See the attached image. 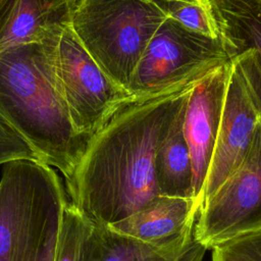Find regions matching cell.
Here are the masks:
<instances>
[{"label":"cell","mask_w":261,"mask_h":261,"mask_svg":"<svg viewBox=\"0 0 261 261\" xmlns=\"http://www.w3.org/2000/svg\"><path fill=\"white\" fill-rule=\"evenodd\" d=\"M200 208L193 198L159 195L140 210L107 227L142 242L161 244L193 227Z\"/></svg>","instance_id":"cell-13"},{"label":"cell","mask_w":261,"mask_h":261,"mask_svg":"<svg viewBox=\"0 0 261 261\" xmlns=\"http://www.w3.org/2000/svg\"><path fill=\"white\" fill-rule=\"evenodd\" d=\"M18 159L38 160L31 147L0 118V165Z\"/></svg>","instance_id":"cell-18"},{"label":"cell","mask_w":261,"mask_h":261,"mask_svg":"<svg viewBox=\"0 0 261 261\" xmlns=\"http://www.w3.org/2000/svg\"><path fill=\"white\" fill-rule=\"evenodd\" d=\"M230 61L221 38L211 39L193 33L167 18L145 49L127 91L135 98L146 96L198 70Z\"/></svg>","instance_id":"cell-7"},{"label":"cell","mask_w":261,"mask_h":261,"mask_svg":"<svg viewBox=\"0 0 261 261\" xmlns=\"http://www.w3.org/2000/svg\"><path fill=\"white\" fill-rule=\"evenodd\" d=\"M57 79L75 130L91 138L135 97L114 84L75 37L69 23L55 43Z\"/></svg>","instance_id":"cell-5"},{"label":"cell","mask_w":261,"mask_h":261,"mask_svg":"<svg viewBox=\"0 0 261 261\" xmlns=\"http://www.w3.org/2000/svg\"><path fill=\"white\" fill-rule=\"evenodd\" d=\"M260 121L240 69L231 61L220 126L206 176L202 204L241 165Z\"/></svg>","instance_id":"cell-9"},{"label":"cell","mask_w":261,"mask_h":261,"mask_svg":"<svg viewBox=\"0 0 261 261\" xmlns=\"http://www.w3.org/2000/svg\"><path fill=\"white\" fill-rule=\"evenodd\" d=\"M57 37L0 52V118L67 180L89 138L75 130L57 79Z\"/></svg>","instance_id":"cell-2"},{"label":"cell","mask_w":261,"mask_h":261,"mask_svg":"<svg viewBox=\"0 0 261 261\" xmlns=\"http://www.w3.org/2000/svg\"><path fill=\"white\" fill-rule=\"evenodd\" d=\"M69 1H70L72 4H74V3H75L77 0H69Z\"/></svg>","instance_id":"cell-19"},{"label":"cell","mask_w":261,"mask_h":261,"mask_svg":"<svg viewBox=\"0 0 261 261\" xmlns=\"http://www.w3.org/2000/svg\"><path fill=\"white\" fill-rule=\"evenodd\" d=\"M171 18L187 30L211 38H220L210 0H156Z\"/></svg>","instance_id":"cell-15"},{"label":"cell","mask_w":261,"mask_h":261,"mask_svg":"<svg viewBox=\"0 0 261 261\" xmlns=\"http://www.w3.org/2000/svg\"><path fill=\"white\" fill-rule=\"evenodd\" d=\"M68 196L51 166L34 159L3 164L0 261H56Z\"/></svg>","instance_id":"cell-3"},{"label":"cell","mask_w":261,"mask_h":261,"mask_svg":"<svg viewBox=\"0 0 261 261\" xmlns=\"http://www.w3.org/2000/svg\"><path fill=\"white\" fill-rule=\"evenodd\" d=\"M213 68L133 99L89 139L65 189L68 200L93 224L108 226L159 196L154 169L157 146L195 84Z\"/></svg>","instance_id":"cell-1"},{"label":"cell","mask_w":261,"mask_h":261,"mask_svg":"<svg viewBox=\"0 0 261 261\" xmlns=\"http://www.w3.org/2000/svg\"><path fill=\"white\" fill-rule=\"evenodd\" d=\"M220 38L241 71L261 122V5L256 0H210Z\"/></svg>","instance_id":"cell-10"},{"label":"cell","mask_w":261,"mask_h":261,"mask_svg":"<svg viewBox=\"0 0 261 261\" xmlns=\"http://www.w3.org/2000/svg\"><path fill=\"white\" fill-rule=\"evenodd\" d=\"M93 223L68 200L62 217L56 261H83L85 243Z\"/></svg>","instance_id":"cell-16"},{"label":"cell","mask_w":261,"mask_h":261,"mask_svg":"<svg viewBox=\"0 0 261 261\" xmlns=\"http://www.w3.org/2000/svg\"><path fill=\"white\" fill-rule=\"evenodd\" d=\"M230 67L231 61L208 71L195 84L186 103L182 129L192 160L194 198L200 207L220 126Z\"/></svg>","instance_id":"cell-8"},{"label":"cell","mask_w":261,"mask_h":261,"mask_svg":"<svg viewBox=\"0 0 261 261\" xmlns=\"http://www.w3.org/2000/svg\"><path fill=\"white\" fill-rule=\"evenodd\" d=\"M1 1H2V0H0V2H1Z\"/></svg>","instance_id":"cell-21"},{"label":"cell","mask_w":261,"mask_h":261,"mask_svg":"<svg viewBox=\"0 0 261 261\" xmlns=\"http://www.w3.org/2000/svg\"><path fill=\"white\" fill-rule=\"evenodd\" d=\"M256 1H257V2H258L260 5H261V0H256Z\"/></svg>","instance_id":"cell-20"},{"label":"cell","mask_w":261,"mask_h":261,"mask_svg":"<svg viewBox=\"0 0 261 261\" xmlns=\"http://www.w3.org/2000/svg\"><path fill=\"white\" fill-rule=\"evenodd\" d=\"M185 108L186 104L157 146L155 179L161 196L195 199L192 160L182 129Z\"/></svg>","instance_id":"cell-14"},{"label":"cell","mask_w":261,"mask_h":261,"mask_svg":"<svg viewBox=\"0 0 261 261\" xmlns=\"http://www.w3.org/2000/svg\"><path fill=\"white\" fill-rule=\"evenodd\" d=\"M261 231V122L241 165L204 200L194 227L207 249Z\"/></svg>","instance_id":"cell-6"},{"label":"cell","mask_w":261,"mask_h":261,"mask_svg":"<svg viewBox=\"0 0 261 261\" xmlns=\"http://www.w3.org/2000/svg\"><path fill=\"white\" fill-rule=\"evenodd\" d=\"M194 227L171 241L153 244L93 224L83 261H203L208 249L197 240Z\"/></svg>","instance_id":"cell-11"},{"label":"cell","mask_w":261,"mask_h":261,"mask_svg":"<svg viewBox=\"0 0 261 261\" xmlns=\"http://www.w3.org/2000/svg\"><path fill=\"white\" fill-rule=\"evenodd\" d=\"M212 250V261H261V231L237 238Z\"/></svg>","instance_id":"cell-17"},{"label":"cell","mask_w":261,"mask_h":261,"mask_svg":"<svg viewBox=\"0 0 261 261\" xmlns=\"http://www.w3.org/2000/svg\"><path fill=\"white\" fill-rule=\"evenodd\" d=\"M69 0H2L0 2V52L45 43L69 23Z\"/></svg>","instance_id":"cell-12"},{"label":"cell","mask_w":261,"mask_h":261,"mask_svg":"<svg viewBox=\"0 0 261 261\" xmlns=\"http://www.w3.org/2000/svg\"><path fill=\"white\" fill-rule=\"evenodd\" d=\"M167 18L156 0H77L69 25L103 72L127 91L145 49Z\"/></svg>","instance_id":"cell-4"}]
</instances>
